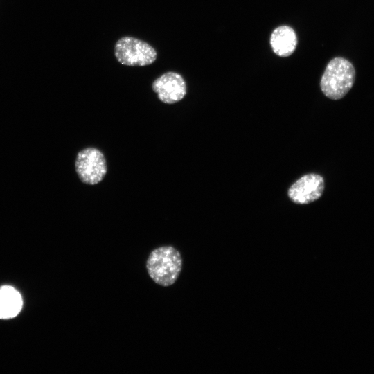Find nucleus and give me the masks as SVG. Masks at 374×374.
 Here are the masks:
<instances>
[{"label":"nucleus","instance_id":"nucleus-1","mask_svg":"<svg viewBox=\"0 0 374 374\" xmlns=\"http://www.w3.org/2000/svg\"><path fill=\"white\" fill-rule=\"evenodd\" d=\"M146 268L149 276L157 284L164 287L172 285L181 271V254L172 246L157 248L150 253Z\"/></svg>","mask_w":374,"mask_h":374},{"label":"nucleus","instance_id":"nucleus-2","mask_svg":"<svg viewBox=\"0 0 374 374\" xmlns=\"http://www.w3.org/2000/svg\"><path fill=\"white\" fill-rule=\"evenodd\" d=\"M355 69L346 58L336 57L327 64L320 81L323 94L332 100H339L346 96L353 86Z\"/></svg>","mask_w":374,"mask_h":374},{"label":"nucleus","instance_id":"nucleus-3","mask_svg":"<svg viewBox=\"0 0 374 374\" xmlns=\"http://www.w3.org/2000/svg\"><path fill=\"white\" fill-rule=\"evenodd\" d=\"M117 61L129 66H145L152 64L157 53L154 47L138 38L125 36L120 38L114 46Z\"/></svg>","mask_w":374,"mask_h":374},{"label":"nucleus","instance_id":"nucleus-4","mask_svg":"<svg viewBox=\"0 0 374 374\" xmlns=\"http://www.w3.org/2000/svg\"><path fill=\"white\" fill-rule=\"evenodd\" d=\"M75 169L83 184L96 185L100 183L107 175L106 158L103 152L95 147L84 148L76 155Z\"/></svg>","mask_w":374,"mask_h":374},{"label":"nucleus","instance_id":"nucleus-5","mask_svg":"<svg viewBox=\"0 0 374 374\" xmlns=\"http://www.w3.org/2000/svg\"><path fill=\"white\" fill-rule=\"evenodd\" d=\"M152 89L160 101L168 105L179 102L187 93L185 80L175 71H167L156 78Z\"/></svg>","mask_w":374,"mask_h":374},{"label":"nucleus","instance_id":"nucleus-6","mask_svg":"<svg viewBox=\"0 0 374 374\" xmlns=\"http://www.w3.org/2000/svg\"><path fill=\"white\" fill-rule=\"evenodd\" d=\"M324 187L323 178L318 174L310 173L302 176L292 184L287 194L293 202L306 204L319 199Z\"/></svg>","mask_w":374,"mask_h":374},{"label":"nucleus","instance_id":"nucleus-7","mask_svg":"<svg viewBox=\"0 0 374 374\" xmlns=\"http://www.w3.org/2000/svg\"><path fill=\"white\" fill-rule=\"evenodd\" d=\"M270 44L275 54L280 57H287L296 47V35L290 26H280L271 33Z\"/></svg>","mask_w":374,"mask_h":374},{"label":"nucleus","instance_id":"nucleus-8","mask_svg":"<svg viewBox=\"0 0 374 374\" xmlns=\"http://www.w3.org/2000/svg\"><path fill=\"white\" fill-rule=\"evenodd\" d=\"M21 307V296L15 288L9 285L0 287V318L8 319L15 317Z\"/></svg>","mask_w":374,"mask_h":374}]
</instances>
